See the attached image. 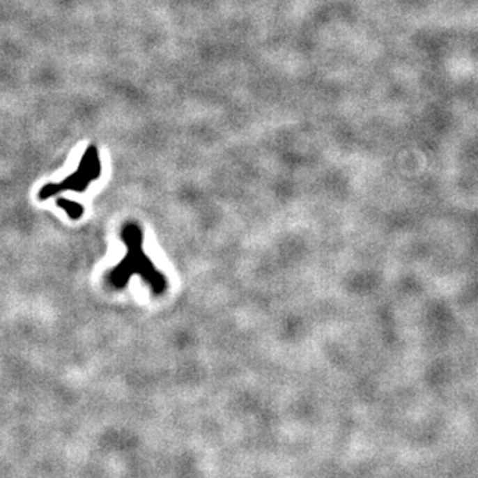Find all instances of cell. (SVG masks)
Listing matches in <instances>:
<instances>
[{"label": "cell", "mask_w": 478, "mask_h": 478, "mask_svg": "<svg viewBox=\"0 0 478 478\" xmlns=\"http://www.w3.org/2000/svg\"><path fill=\"white\" fill-rule=\"evenodd\" d=\"M101 174V162H100L99 152L95 146H89L86 149L79 168L73 171L61 183H47L39 192V199H48L59 194L64 190H73L76 193H83L88 186L93 181H96Z\"/></svg>", "instance_id": "cell-2"}, {"label": "cell", "mask_w": 478, "mask_h": 478, "mask_svg": "<svg viewBox=\"0 0 478 478\" xmlns=\"http://www.w3.org/2000/svg\"><path fill=\"white\" fill-rule=\"evenodd\" d=\"M56 205L60 209H63L67 213V215L70 217V219H75V221L80 219L84 214V206L76 201L68 199V198H57Z\"/></svg>", "instance_id": "cell-3"}, {"label": "cell", "mask_w": 478, "mask_h": 478, "mask_svg": "<svg viewBox=\"0 0 478 478\" xmlns=\"http://www.w3.org/2000/svg\"><path fill=\"white\" fill-rule=\"evenodd\" d=\"M121 240L127 247V253L108 272V284L113 290H123L133 275H139L151 287L155 295H162L168 288V281L144 252V234L141 226L136 222H127L121 230Z\"/></svg>", "instance_id": "cell-1"}]
</instances>
